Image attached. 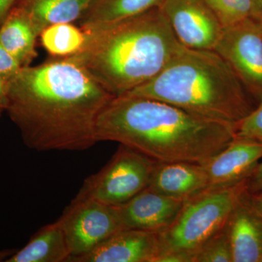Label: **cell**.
Wrapping results in <instances>:
<instances>
[{
	"label": "cell",
	"instance_id": "cell-1",
	"mask_svg": "<svg viewBox=\"0 0 262 262\" xmlns=\"http://www.w3.org/2000/svg\"><path fill=\"white\" fill-rule=\"evenodd\" d=\"M8 96L6 113L25 145L38 151L94 146L98 117L115 97L63 57L22 67L8 81Z\"/></svg>",
	"mask_w": 262,
	"mask_h": 262
},
{
	"label": "cell",
	"instance_id": "cell-2",
	"mask_svg": "<svg viewBox=\"0 0 262 262\" xmlns=\"http://www.w3.org/2000/svg\"><path fill=\"white\" fill-rule=\"evenodd\" d=\"M98 142L115 141L156 162L203 164L234 138V127L153 98L122 95L110 101L96 124Z\"/></svg>",
	"mask_w": 262,
	"mask_h": 262
},
{
	"label": "cell",
	"instance_id": "cell-3",
	"mask_svg": "<svg viewBox=\"0 0 262 262\" xmlns=\"http://www.w3.org/2000/svg\"><path fill=\"white\" fill-rule=\"evenodd\" d=\"M85 34L82 48L63 58L115 97L154 78L183 46L160 8Z\"/></svg>",
	"mask_w": 262,
	"mask_h": 262
},
{
	"label": "cell",
	"instance_id": "cell-4",
	"mask_svg": "<svg viewBox=\"0 0 262 262\" xmlns=\"http://www.w3.org/2000/svg\"><path fill=\"white\" fill-rule=\"evenodd\" d=\"M125 95L165 101L234 127L254 108L244 84L216 52L184 46L154 78Z\"/></svg>",
	"mask_w": 262,
	"mask_h": 262
},
{
	"label": "cell",
	"instance_id": "cell-5",
	"mask_svg": "<svg viewBox=\"0 0 262 262\" xmlns=\"http://www.w3.org/2000/svg\"><path fill=\"white\" fill-rule=\"evenodd\" d=\"M246 180L229 187L207 188L184 200L173 223L159 232L160 254L177 253L192 262L193 253L227 224L246 192Z\"/></svg>",
	"mask_w": 262,
	"mask_h": 262
},
{
	"label": "cell",
	"instance_id": "cell-6",
	"mask_svg": "<svg viewBox=\"0 0 262 262\" xmlns=\"http://www.w3.org/2000/svg\"><path fill=\"white\" fill-rule=\"evenodd\" d=\"M155 163L140 151L120 144L110 161L84 181L77 194L120 206L148 187Z\"/></svg>",
	"mask_w": 262,
	"mask_h": 262
},
{
	"label": "cell",
	"instance_id": "cell-7",
	"mask_svg": "<svg viewBox=\"0 0 262 262\" xmlns=\"http://www.w3.org/2000/svg\"><path fill=\"white\" fill-rule=\"evenodd\" d=\"M58 220L70 249V259L90 252L124 229L116 206L78 194Z\"/></svg>",
	"mask_w": 262,
	"mask_h": 262
},
{
	"label": "cell",
	"instance_id": "cell-8",
	"mask_svg": "<svg viewBox=\"0 0 262 262\" xmlns=\"http://www.w3.org/2000/svg\"><path fill=\"white\" fill-rule=\"evenodd\" d=\"M214 51L234 71L250 96L262 101V26L251 17L224 27Z\"/></svg>",
	"mask_w": 262,
	"mask_h": 262
},
{
	"label": "cell",
	"instance_id": "cell-9",
	"mask_svg": "<svg viewBox=\"0 0 262 262\" xmlns=\"http://www.w3.org/2000/svg\"><path fill=\"white\" fill-rule=\"evenodd\" d=\"M159 8L183 46L214 51L224 27L206 0H163Z\"/></svg>",
	"mask_w": 262,
	"mask_h": 262
},
{
	"label": "cell",
	"instance_id": "cell-10",
	"mask_svg": "<svg viewBox=\"0 0 262 262\" xmlns=\"http://www.w3.org/2000/svg\"><path fill=\"white\" fill-rule=\"evenodd\" d=\"M161 249L158 232L125 229L70 262H155Z\"/></svg>",
	"mask_w": 262,
	"mask_h": 262
},
{
	"label": "cell",
	"instance_id": "cell-11",
	"mask_svg": "<svg viewBox=\"0 0 262 262\" xmlns=\"http://www.w3.org/2000/svg\"><path fill=\"white\" fill-rule=\"evenodd\" d=\"M184 201L146 187L130 201L116 207L124 229L159 232L173 223Z\"/></svg>",
	"mask_w": 262,
	"mask_h": 262
},
{
	"label": "cell",
	"instance_id": "cell-12",
	"mask_svg": "<svg viewBox=\"0 0 262 262\" xmlns=\"http://www.w3.org/2000/svg\"><path fill=\"white\" fill-rule=\"evenodd\" d=\"M262 160V142L234 138L225 149L201 164L208 188L229 187L245 180Z\"/></svg>",
	"mask_w": 262,
	"mask_h": 262
},
{
	"label": "cell",
	"instance_id": "cell-13",
	"mask_svg": "<svg viewBox=\"0 0 262 262\" xmlns=\"http://www.w3.org/2000/svg\"><path fill=\"white\" fill-rule=\"evenodd\" d=\"M147 187L169 198L184 201L208 187V175L201 164L156 162Z\"/></svg>",
	"mask_w": 262,
	"mask_h": 262
},
{
	"label": "cell",
	"instance_id": "cell-14",
	"mask_svg": "<svg viewBox=\"0 0 262 262\" xmlns=\"http://www.w3.org/2000/svg\"><path fill=\"white\" fill-rule=\"evenodd\" d=\"M246 193L226 224L232 262H262V217L248 204Z\"/></svg>",
	"mask_w": 262,
	"mask_h": 262
},
{
	"label": "cell",
	"instance_id": "cell-15",
	"mask_svg": "<svg viewBox=\"0 0 262 262\" xmlns=\"http://www.w3.org/2000/svg\"><path fill=\"white\" fill-rule=\"evenodd\" d=\"M72 256L64 232L57 220L36 232L20 251L5 262H65Z\"/></svg>",
	"mask_w": 262,
	"mask_h": 262
},
{
	"label": "cell",
	"instance_id": "cell-16",
	"mask_svg": "<svg viewBox=\"0 0 262 262\" xmlns=\"http://www.w3.org/2000/svg\"><path fill=\"white\" fill-rule=\"evenodd\" d=\"M94 0H17L39 37L45 29L79 20Z\"/></svg>",
	"mask_w": 262,
	"mask_h": 262
},
{
	"label": "cell",
	"instance_id": "cell-17",
	"mask_svg": "<svg viewBox=\"0 0 262 262\" xmlns=\"http://www.w3.org/2000/svg\"><path fill=\"white\" fill-rule=\"evenodd\" d=\"M163 0H94L79 19L80 28L88 33L159 8Z\"/></svg>",
	"mask_w": 262,
	"mask_h": 262
},
{
	"label": "cell",
	"instance_id": "cell-18",
	"mask_svg": "<svg viewBox=\"0 0 262 262\" xmlns=\"http://www.w3.org/2000/svg\"><path fill=\"white\" fill-rule=\"evenodd\" d=\"M37 37L25 11L17 5L0 26V42L22 67H28L37 56Z\"/></svg>",
	"mask_w": 262,
	"mask_h": 262
},
{
	"label": "cell",
	"instance_id": "cell-19",
	"mask_svg": "<svg viewBox=\"0 0 262 262\" xmlns=\"http://www.w3.org/2000/svg\"><path fill=\"white\" fill-rule=\"evenodd\" d=\"M42 46L48 53L58 57L70 56L83 46L86 34L72 24L50 26L39 34Z\"/></svg>",
	"mask_w": 262,
	"mask_h": 262
},
{
	"label": "cell",
	"instance_id": "cell-20",
	"mask_svg": "<svg viewBox=\"0 0 262 262\" xmlns=\"http://www.w3.org/2000/svg\"><path fill=\"white\" fill-rule=\"evenodd\" d=\"M192 262H232V249L226 225L193 253Z\"/></svg>",
	"mask_w": 262,
	"mask_h": 262
},
{
	"label": "cell",
	"instance_id": "cell-21",
	"mask_svg": "<svg viewBox=\"0 0 262 262\" xmlns=\"http://www.w3.org/2000/svg\"><path fill=\"white\" fill-rule=\"evenodd\" d=\"M223 27L251 17L253 0H206Z\"/></svg>",
	"mask_w": 262,
	"mask_h": 262
},
{
	"label": "cell",
	"instance_id": "cell-22",
	"mask_svg": "<svg viewBox=\"0 0 262 262\" xmlns=\"http://www.w3.org/2000/svg\"><path fill=\"white\" fill-rule=\"evenodd\" d=\"M236 138L262 142V101L234 127Z\"/></svg>",
	"mask_w": 262,
	"mask_h": 262
},
{
	"label": "cell",
	"instance_id": "cell-23",
	"mask_svg": "<svg viewBox=\"0 0 262 262\" xmlns=\"http://www.w3.org/2000/svg\"><path fill=\"white\" fill-rule=\"evenodd\" d=\"M21 65L0 42V77L7 82L13 79L21 70Z\"/></svg>",
	"mask_w": 262,
	"mask_h": 262
},
{
	"label": "cell",
	"instance_id": "cell-24",
	"mask_svg": "<svg viewBox=\"0 0 262 262\" xmlns=\"http://www.w3.org/2000/svg\"><path fill=\"white\" fill-rule=\"evenodd\" d=\"M246 192L250 194L262 192V161L246 178Z\"/></svg>",
	"mask_w": 262,
	"mask_h": 262
},
{
	"label": "cell",
	"instance_id": "cell-25",
	"mask_svg": "<svg viewBox=\"0 0 262 262\" xmlns=\"http://www.w3.org/2000/svg\"><path fill=\"white\" fill-rule=\"evenodd\" d=\"M246 198L250 206L262 217V192L252 194L246 192Z\"/></svg>",
	"mask_w": 262,
	"mask_h": 262
},
{
	"label": "cell",
	"instance_id": "cell-26",
	"mask_svg": "<svg viewBox=\"0 0 262 262\" xmlns=\"http://www.w3.org/2000/svg\"><path fill=\"white\" fill-rule=\"evenodd\" d=\"M8 82L0 77V117L6 112L8 103Z\"/></svg>",
	"mask_w": 262,
	"mask_h": 262
},
{
	"label": "cell",
	"instance_id": "cell-27",
	"mask_svg": "<svg viewBox=\"0 0 262 262\" xmlns=\"http://www.w3.org/2000/svg\"><path fill=\"white\" fill-rule=\"evenodd\" d=\"M17 0H0V26L15 6Z\"/></svg>",
	"mask_w": 262,
	"mask_h": 262
},
{
	"label": "cell",
	"instance_id": "cell-28",
	"mask_svg": "<svg viewBox=\"0 0 262 262\" xmlns=\"http://www.w3.org/2000/svg\"><path fill=\"white\" fill-rule=\"evenodd\" d=\"M251 17L262 26V0H253Z\"/></svg>",
	"mask_w": 262,
	"mask_h": 262
},
{
	"label": "cell",
	"instance_id": "cell-29",
	"mask_svg": "<svg viewBox=\"0 0 262 262\" xmlns=\"http://www.w3.org/2000/svg\"><path fill=\"white\" fill-rule=\"evenodd\" d=\"M14 252V250H0V261H6Z\"/></svg>",
	"mask_w": 262,
	"mask_h": 262
}]
</instances>
